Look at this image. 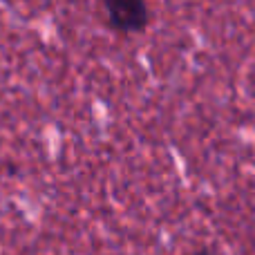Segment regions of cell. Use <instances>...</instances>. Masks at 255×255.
<instances>
[{
    "label": "cell",
    "instance_id": "cell-2",
    "mask_svg": "<svg viewBox=\"0 0 255 255\" xmlns=\"http://www.w3.org/2000/svg\"><path fill=\"white\" fill-rule=\"evenodd\" d=\"M193 255H213V253H211V249H206V247H204V249H199V251H195Z\"/></svg>",
    "mask_w": 255,
    "mask_h": 255
},
{
    "label": "cell",
    "instance_id": "cell-1",
    "mask_svg": "<svg viewBox=\"0 0 255 255\" xmlns=\"http://www.w3.org/2000/svg\"><path fill=\"white\" fill-rule=\"evenodd\" d=\"M108 20L115 29L132 34L148 25V7L145 0H103Z\"/></svg>",
    "mask_w": 255,
    "mask_h": 255
}]
</instances>
